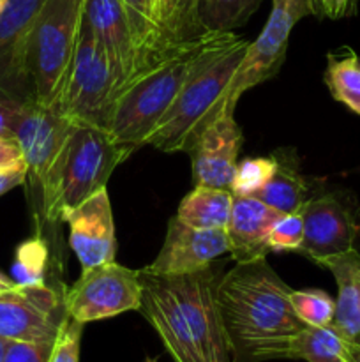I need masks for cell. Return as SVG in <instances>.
I'll return each instance as SVG.
<instances>
[{"mask_svg": "<svg viewBox=\"0 0 360 362\" xmlns=\"http://www.w3.org/2000/svg\"><path fill=\"white\" fill-rule=\"evenodd\" d=\"M292 288L267 258L239 262L217 283V304L233 362L289 359L304 327L289 300Z\"/></svg>", "mask_w": 360, "mask_h": 362, "instance_id": "cell-1", "label": "cell"}, {"mask_svg": "<svg viewBox=\"0 0 360 362\" xmlns=\"http://www.w3.org/2000/svg\"><path fill=\"white\" fill-rule=\"evenodd\" d=\"M140 313L161 338L173 362H233L217 304L221 276H157L141 269Z\"/></svg>", "mask_w": 360, "mask_h": 362, "instance_id": "cell-2", "label": "cell"}, {"mask_svg": "<svg viewBox=\"0 0 360 362\" xmlns=\"http://www.w3.org/2000/svg\"><path fill=\"white\" fill-rule=\"evenodd\" d=\"M236 37L233 32H203L141 74L116 98L108 126L109 138L131 152L147 145L148 136L198 67Z\"/></svg>", "mask_w": 360, "mask_h": 362, "instance_id": "cell-3", "label": "cell"}, {"mask_svg": "<svg viewBox=\"0 0 360 362\" xmlns=\"http://www.w3.org/2000/svg\"><path fill=\"white\" fill-rule=\"evenodd\" d=\"M133 152L116 145L108 131L74 124L41 193L46 221L60 223L62 216L106 187L113 170Z\"/></svg>", "mask_w": 360, "mask_h": 362, "instance_id": "cell-4", "label": "cell"}, {"mask_svg": "<svg viewBox=\"0 0 360 362\" xmlns=\"http://www.w3.org/2000/svg\"><path fill=\"white\" fill-rule=\"evenodd\" d=\"M247 48L249 41L236 37L201 64L148 136L147 145L166 154H189L198 136L224 106L226 92Z\"/></svg>", "mask_w": 360, "mask_h": 362, "instance_id": "cell-5", "label": "cell"}, {"mask_svg": "<svg viewBox=\"0 0 360 362\" xmlns=\"http://www.w3.org/2000/svg\"><path fill=\"white\" fill-rule=\"evenodd\" d=\"M83 18V0H46L25 41L23 66L34 99L55 108L64 90L67 73Z\"/></svg>", "mask_w": 360, "mask_h": 362, "instance_id": "cell-6", "label": "cell"}, {"mask_svg": "<svg viewBox=\"0 0 360 362\" xmlns=\"http://www.w3.org/2000/svg\"><path fill=\"white\" fill-rule=\"evenodd\" d=\"M116 98L119 83L115 71L97 35L81 18L73 62L55 110L74 124L108 131Z\"/></svg>", "mask_w": 360, "mask_h": 362, "instance_id": "cell-7", "label": "cell"}, {"mask_svg": "<svg viewBox=\"0 0 360 362\" xmlns=\"http://www.w3.org/2000/svg\"><path fill=\"white\" fill-rule=\"evenodd\" d=\"M141 293V272L113 260L81 271L80 279L64 290V308L67 317L85 325L140 311Z\"/></svg>", "mask_w": 360, "mask_h": 362, "instance_id": "cell-8", "label": "cell"}, {"mask_svg": "<svg viewBox=\"0 0 360 362\" xmlns=\"http://www.w3.org/2000/svg\"><path fill=\"white\" fill-rule=\"evenodd\" d=\"M314 13V0H272L267 23L260 35L249 42L246 57L226 92V101L236 105L244 92L275 76L286 59L292 30L302 18Z\"/></svg>", "mask_w": 360, "mask_h": 362, "instance_id": "cell-9", "label": "cell"}, {"mask_svg": "<svg viewBox=\"0 0 360 362\" xmlns=\"http://www.w3.org/2000/svg\"><path fill=\"white\" fill-rule=\"evenodd\" d=\"M304 243L299 253L321 265L330 257L356 250L360 216L349 200L337 193L311 197L302 207Z\"/></svg>", "mask_w": 360, "mask_h": 362, "instance_id": "cell-10", "label": "cell"}, {"mask_svg": "<svg viewBox=\"0 0 360 362\" xmlns=\"http://www.w3.org/2000/svg\"><path fill=\"white\" fill-rule=\"evenodd\" d=\"M74 122L59 110L39 105L35 99L21 103L13 127V140L27 166V180L39 191L44 186Z\"/></svg>", "mask_w": 360, "mask_h": 362, "instance_id": "cell-11", "label": "cell"}, {"mask_svg": "<svg viewBox=\"0 0 360 362\" xmlns=\"http://www.w3.org/2000/svg\"><path fill=\"white\" fill-rule=\"evenodd\" d=\"M64 293L53 286H16L0 296V338L53 341L66 318Z\"/></svg>", "mask_w": 360, "mask_h": 362, "instance_id": "cell-12", "label": "cell"}, {"mask_svg": "<svg viewBox=\"0 0 360 362\" xmlns=\"http://www.w3.org/2000/svg\"><path fill=\"white\" fill-rule=\"evenodd\" d=\"M83 21L104 48L115 71L119 94L152 69L138 46L120 0H83Z\"/></svg>", "mask_w": 360, "mask_h": 362, "instance_id": "cell-13", "label": "cell"}, {"mask_svg": "<svg viewBox=\"0 0 360 362\" xmlns=\"http://www.w3.org/2000/svg\"><path fill=\"white\" fill-rule=\"evenodd\" d=\"M235 103L226 101L215 119L203 129L189 151L196 186H232L242 147V129L235 120Z\"/></svg>", "mask_w": 360, "mask_h": 362, "instance_id": "cell-14", "label": "cell"}, {"mask_svg": "<svg viewBox=\"0 0 360 362\" xmlns=\"http://www.w3.org/2000/svg\"><path fill=\"white\" fill-rule=\"evenodd\" d=\"M226 253V230L194 228L175 216L169 219L161 251L143 271L157 276L194 274L208 269L215 258Z\"/></svg>", "mask_w": 360, "mask_h": 362, "instance_id": "cell-15", "label": "cell"}, {"mask_svg": "<svg viewBox=\"0 0 360 362\" xmlns=\"http://www.w3.org/2000/svg\"><path fill=\"white\" fill-rule=\"evenodd\" d=\"M69 225V244L81 271L115 260L116 237L112 202L106 187L62 216Z\"/></svg>", "mask_w": 360, "mask_h": 362, "instance_id": "cell-16", "label": "cell"}, {"mask_svg": "<svg viewBox=\"0 0 360 362\" xmlns=\"http://www.w3.org/2000/svg\"><path fill=\"white\" fill-rule=\"evenodd\" d=\"M46 0H7L0 13V98L34 99L23 66L25 41Z\"/></svg>", "mask_w": 360, "mask_h": 362, "instance_id": "cell-17", "label": "cell"}, {"mask_svg": "<svg viewBox=\"0 0 360 362\" xmlns=\"http://www.w3.org/2000/svg\"><path fill=\"white\" fill-rule=\"evenodd\" d=\"M282 216L254 197H233L232 214L226 225L228 253L233 260L239 264L267 258L270 253L268 237Z\"/></svg>", "mask_w": 360, "mask_h": 362, "instance_id": "cell-18", "label": "cell"}, {"mask_svg": "<svg viewBox=\"0 0 360 362\" xmlns=\"http://www.w3.org/2000/svg\"><path fill=\"white\" fill-rule=\"evenodd\" d=\"M320 267L330 271L337 283L334 325L346 339L360 341V253L359 250L330 257Z\"/></svg>", "mask_w": 360, "mask_h": 362, "instance_id": "cell-19", "label": "cell"}, {"mask_svg": "<svg viewBox=\"0 0 360 362\" xmlns=\"http://www.w3.org/2000/svg\"><path fill=\"white\" fill-rule=\"evenodd\" d=\"M275 158V172L272 179L265 184L256 197L268 207L275 209L281 214H293L302 211L306 202L309 200V184L307 179L299 172V166L286 154H277Z\"/></svg>", "mask_w": 360, "mask_h": 362, "instance_id": "cell-20", "label": "cell"}, {"mask_svg": "<svg viewBox=\"0 0 360 362\" xmlns=\"http://www.w3.org/2000/svg\"><path fill=\"white\" fill-rule=\"evenodd\" d=\"M232 205L233 194L226 187L194 186L180 202L176 218L194 228L226 230Z\"/></svg>", "mask_w": 360, "mask_h": 362, "instance_id": "cell-21", "label": "cell"}, {"mask_svg": "<svg viewBox=\"0 0 360 362\" xmlns=\"http://www.w3.org/2000/svg\"><path fill=\"white\" fill-rule=\"evenodd\" d=\"M201 0H148L152 21L164 41L186 42L203 34L200 20Z\"/></svg>", "mask_w": 360, "mask_h": 362, "instance_id": "cell-22", "label": "cell"}, {"mask_svg": "<svg viewBox=\"0 0 360 362\" xmlns=\"http://www.w3.org/2000/svg\"><path fill=\"white\" fill-rule=\"evenodd\" d=\"M349 345L334 325L314 327L304 325L295 336L289 350V359L306 362H349Z\"/></svg>", "mask_w": 360, "mask_h": 362, "instance_id": "cell-23", "label": "cell"}, {"mask_svg": "<svg viewBox=\"0 0 360 362\" xmlns=\"http://www.w3.org/2000/svg\"><path fill=\"white\" fill-rule=\"evenodd\" d=\"M323 78L332 98L360 115V57L352 48L328 53Z\"/></svg>", "mask_w": 360, "mask_h": 362, "instance_id": "cell-24", "label": "cell"}, {"mask_svg": "<svg viewBox=\"0 0 360 362\" xmlns=\"http://www.w3.org/2000/svg\"><path fill=\"white\" fill-rule=\"evenodd\" d=\"M263 0H201L200 20L205 32H233L246 25Z\"/></svg>", "mask_w": 360, "mask_h": 362, "instance_id": "cell-25", "label": "cell"}, {"mask_svg": "<svg viewBox=\"0 0 360 362\" xmlns=\"http://www.w3.org/2000/svg\"><path fill=\"white\" fill-rule=\"evenodd\" d=\"M49 262L48 244L42 237H30L16 247L11 279L18 286H46V269Z\"/></svg>", "mask_w": 360, "mask_h": 362, "instance_id": "cell-26", "label": "cell"}, {"mask_svg": "<svg viewBox=\"0 0 360 362\" xmlns=\"http://www.w3.org/2000/svg\"><path fill=\"white\" fill-rule=\"evenodd\" d=\"M289 300L296 317L306 325L325 327L334 322L335 300L323 290H292Z\"/></svg>", "mask_w": 360, "mask_h": 362, "instance_id": "cell-27", "label": "cell"}, {"mask_svg": "<svg viewBox=\"0 0 360 362\" xmlns=\"http://www.w3.org/2000/svg\"><path fill=\"white\" fill-rule=\"evenodd\" d=\"M275 172V158H247L236 163L233 175L232 191L233 197H256L258 191L272 179Z\"/></svg>", "mask_w": 360, "mask_h": 362, "instance_id": "cell-28", "label": "cell"}, {"mask_svg": "<svg viewBox=\"0 0 360 362\" xmlns=\"http://www.w3.org/2000/svg\"><path fill=\"white\" fill-rule=\"evenodd\" d=\"M304 243V216L302 211L284 214L272 228L268 237L270 253H299Z\"/></svg>", "mask_w": 360, "mask_h": 362, "instance_id": "cell-29", "label": "cell"}, {"mask_svg": "<svg viewBox=\"0 0 360 362\" xmlns=\"http://www.w3.org/2000/svg\"><path fill=\"white\" fill-rule=\"evenodd\" d=\"M81 334H83V324L69 317L64 318L49 362H80Z\"/></svg>", "mask_w": 360, "mask_h": 362, "instance_id": "cell-30", "label": "cell"}, {"mask_svg": "<svg viewBox=\"0 0 360 362\" xmlns=\"http://www.w3.org/2000/svg\"><path fill=\"white\" fill-rule=\"evenodd\" d=\"M53 341H7L2 362H49Z\"/></svg>", "mask_w": 360, "mask_h": 362, "instance_id": "cell-31", "label": "cell"}, {"mask_svg": "<svg viewBox=\"0 0 360 362\" xmlns=\"http://www.w3.org/2000/svg\"><path fill=\"white\" fill-rule=\"evenodd\" d=\"M23 101L9 98H0V136L13 138L14 120H16L18 112Z\"/></svg>", "mask_w": 360, "mask_h": 362, "instance_id": "cell-32", "label": "cell"}, {"mask_svg": "<svg viewBox=\"0 0 360 362\" xmlns=\"http://www.w3.org/2000/svg\"><path fill=\"white\" fill-rule=\"evenodd\" d=\"M20 166H25V161L18 144L13 138L0 136V170L20 168Z\"/></svg>", "mask_w": 360, "mask_h": 362, "instance_id": "cell-33", "label": "cell"}, {"mask_svg": "<svg viewBox=\"0 0 360 362\" xmlns=\"http://www.w3.org/2000/svg\"><path fill=\"white\" fill-rule=\"evenodd\" d=\"M314 2L320 7L321 13L332 20L349 16L356 9V0H314Z\"/></svg>", "mask_w": 360, "mask_h": 362, "instance_id": "cell-34", "label": "cell"}, {"mask_svg": "<svg viewBox=\"0 0 360 362\" xmlns=\"http://www.w3.org/2000/svg\"><path fill=\"white\" fill-rule=\"evenodd\" d=\"M25 182H27V166L0 170V197Z\"/></svg>", "mask_w": 360, "mask_h": 362, "instance_id": "cell-35", "label": "cell"}, {"mask_svg": "<svg viewBox=\"0 0 360 362\" xmlns=\"http://www.w3.org/2000/svg\"><path fill=\"white\" fill-rule=\"evenodd\" d=\"M16 286L18 285L13 281V279L7 278L6 274H2V272H0V296H2V293H6V292H9V290H14Z\"/></svg>", "mask_w": 360, "mask_h": 362, "instance_id": "cell-36", "label": "cell"}, {"mask_svg": "<svg viewBox=\"0 0 360 362\" xmlns=\"http://www.w3.org/2000/svg\"><path fill=\"white\" fill-rule=\"evenodd\" d=\"M349 362H360V341H352L349 345Z\"/></svg>", "mask_w": 360, "mask_h": 362, "instance_id": "cell-37", "label": "cell"}, {"mask_svg": "<svg viewBox=\"0 0 360 362\" xmlns=\"http://www.w3.org/2000/svg\"><path fill=\"white\" fill-rule=\"evenodd\" d=\"M6 349H7V339L0 338V362L4 359V354H6Z\"/></svg>", "mask_w": 360, "mask_h": 362, "instance_id": "cell-38", "label": "cell"}, {"mask_svg": "<svg viewBox=\"0 0 360 362\" xmlns=\"http://www.w3.org/2000/svg\"><path fill=\"white\" fill-rule=\"evenodd\" d=\"M6 2H7V0H0V13H2V9H4V6H6Z\"/></svg>", "mask_w": 360, "mask_h": 362, "instance_id": "cell-39", "label": "cell"}, {"mask_svg": "<svg viewBox=\"0 0 360 362\" xmlns=\"http://www.w3.org/2000/svg\"><path fill=\"white\" fill-rule=\"evenodd\" d=\"M145 362H157V359H155V357H154V359H152V357H147Z\"/></svg>", "mask_w": 360, "mask_h": 362, "instance_id": "cell-40", "label": "cell"}]
</instances>
